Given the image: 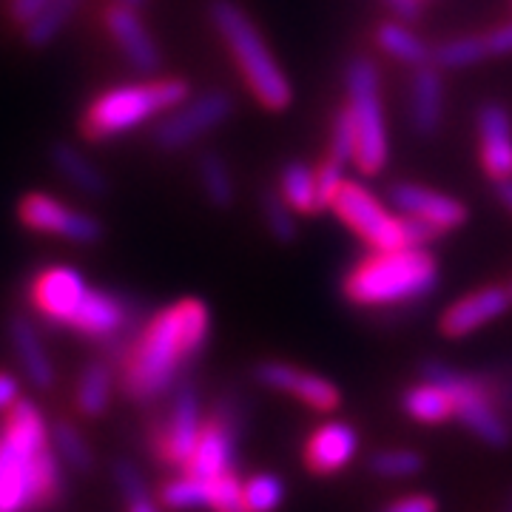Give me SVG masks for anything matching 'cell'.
<instances>
[{
    "label": "cell",
    "mask_w": 512,
    "mask_h": 512,
    "mask_svg": "<svg viewBox=\"0 0 512 512\" xmlns=\"http://www.w3.org/2000/svg\"><path fill=\"white\" fill-rule=\"evenodd\" d=\"M382 512H439V504L430 495H404L399 501L387 504Z\"/></svg>",
    "instance_id": "41"
},
{
    "label": "cell",
    "mask_w": 512,
    "mask_h": 512,
    "mask_svg": "<svg viewBox=\"0 0 512 512\" xmlns=\"http://www.w3.org/2000/svg\"><path fill=\"white\" fill-rule=\"evenodd\" d=\"M439 268L424 248L376 251L345 279V296L359 308H390L436 291Z\"/></svg>",
    "instance_id": "3"
},
{
    "label": "cell",
    "mask_w": 512,
    "mask_h": 512,
    "mask_svg": "<svg viewBox=\"0 0 512 512\" xmlns=\"http://www.w3.org/2000/svg\"><path fill=\"white\" fill-rule=\"evenodd\" d=\"M160 504L165 510L177 512L211 507V481L191 476V473L171 478V481H165L163 490H160Z\"/></svg>",
    "instance_id": "28"
},
{
    "label": "cell",
    "mask_w": 512,
    "mask_h": 512,
    "mask_svg": "<svg viewBox=\"0 0 512 512\" xmlns=\"http://www.w3.org/2000/svg\"><path fill=\"white\" fill-rule=\"evenodd\" d=\"M114 481H117L120 493L126 495V501L148 498L143 476H140V470H137L134 464H128V461H117V464H114Z\"/></svg>",
    "instance_id": "39"
},
{
    "label": "cell",
    "mask_w": 512,
    "mask_h": 512,
    "mask_svg": "<svg viewBox=\"0 0 512 512\" xmlns=\"http://www.w3.org/2000/svg\"><path fill=\"white\" fill-rule=\"evenodd\" d=\"M342 168L345 165H339L336 160H328V163L322 165L319 171H316V194H319V211H325L333 205V197L339 194V188L345 185L342 180Z\"/></svg>",
    "instance_id": "38"
},
{
    "label": "cell",
    "mask_w": 512,
    "mask_h": 512,
    "mask_svg": "<svg viewBox=\"0 0 512 512\" xmlns=\"http://www.w3.org/2000/svg\"><path fill=\"white\" fill-rule=\"evenodd\" d=\"M510 291H504V288H484V291L470 293V296H464V299H458L456 305H450L447 313L441 316V330H444V336H467V333H473L481 325H487V322H493L495 316H501V313L510 308Z\"/></svg>",
    "instance_id": "19"
},
{
    "label": "cell",
    "mask_w": 512,
    "mask_h": 512,
    "mask_svg": "<svg viewBox=\"0 0 512 512\" xmlns=\"http://www.w3.org/2000/svg\"><path fill=\"white\" fill-rule=\"evenodd\" d=\"M359 450V436L348 421H328L305 441V464L316 476H333L348 467Z\"/></svg>",
    "instance_id": "15"
},
{
    "label": "cell",
    "mask_w": 512,
    "mask_h": 512,
    "mask_svg": "<svg viewBox=\"0 0 512 512\" xmlns=\"http://www.w3.org/2000/svg\"><path fill=\"white\" fill-rule=\"evenodd\" d=\"M111 367L103 359H94L86 365V370L80 373V384H77V410L86 416V419H97L109 410L111 402Z\"/></svg>",
    "instance_id": "25"
},
{
    "label": "cell",
    "mask_w": 512,
    "mask_h": 512,
    "mask_svg": "<svg viewBox=\"0 0 512 512\" xmlns=\"http://www.w3.org/2000/svg\"><path fill=\"white\" fill-rule=\"evenodd\" d=\"M498 197H501V202L512 211V180H501V183H498Z\"/></svg>",
    "instance_id": "46"
},
{
    "label": "cell",
    "mask_w": 512,
    "mask_h": 512,
    "mask_svg": "<svg viewBox=\"0 0 512 512\" xmlns=\"http://www.w3.org/2000/svg\"><path fill=\"white\" fill-rule=\"evenodd\" d=\"M348 94L350 111L359 131L356 165L365 174H376L387 163V131H384L382 100H379V72L365 57L353 60L348 66Z\"/></svg>",
    "instance_id": "6"
},
{
    "label": "cell",
    "mask_w": 512,
    "mask_h": 512,
    "mask_svg": "<svg viewBox=\"0 0 512 512\" xmlns=\"http://www.w3.org/2000/svg\"><path fill=\"white\" fill-rule=\"evenodd\" d=\"M379 46L390 57H399L404 63H413V66H424L427 60V49L419 37L413 32H407L399 23H384L379 29Z\"/></svg>",
    "instance_id": "31"
},
{
    "label": "cell",
    "mask_w": 512,
    "mask_h": 512,
    "mask_svg": "<svg viewBox=\"0 0 512 512\" xmlns=\"http://www.w3.org/2000/svg\"><path fill=\"white\" fill-rule=\"evenodd\" d=\"M256 379L265 387H271V390L291 393L299 402L319 410V413H330L342 402L336 384H330L328 379H322L316 373H308V370L285 365V362H265V365H259L256 367Z\"/></svg>",
    "instance_id": "13"
},
{
    "label": "cell",
    "mask_w": 512,
    "mask_h": 512,
    "mask_svg": "<svg viewBox=\"0 0 512 512\" xmlns=\"http://www.w3.org/2000/svg\"><path fill=\"white\" fill-rule=\"evenodd\" d=\"M439 234V228L436 225H430V222L419 220V217H402V239H404V248H424L430 239Z\"/></svg>",
    "instance_id": "40"
},
{
    "label": "cell",
    "mask_w": 512,
    "mask_h": 512,
    "mask_svg": "<svg viewBox=\"0 0 512 512\" xmlns=\"http://www.w3.org/2000/svg\"><path fill=\"white\" fill-rule=\"evenodd\" d=\"M393 6V12L404 20H413L419 15V0H387Z\"/></svg>",
    "instance_id": "44"
},
{
    "label": "cell",
    "mask_w": 512,
    "mask_h": 512,
    "mask_svg": "<svg viewBox=\"0 0 512 512\" xmlns=\"http://www.w3.org/2000/svg\"><path fill=\"white\" fill-rule=\"evenodd\" d=\"M63 473L40 407L18 399L0 427V512H43L60 498Z\"/></svg>",
    "instance_id": "2"
},
{
    "label": "cell",
    "mask_w": 512,
    "mask_h": 512,
    "mask_svg": "<svg viewBox=\"0 0 512 512\" xmlns=\"http://www.w3.org/2000/svg\"><path fill=\"white\" fill-rule=\"evenodd\" d=\"M356 148H359V131H356V120H353V111L348 106L336 114L333 134H330V160H336L339 165L353 163Z\"/></svg>",
    "instance_id": "35"
},
{
    "label": "cell",
    "mask_w": 512,
    "mask_h": 512,
    "mask_svg": "<svg viewBox=\"0 0 512 512\" xmlns=\"http://www.w3.org/2000/svg\"><path fill=\"white\" fill-rule=\"evenodd\" d=\"M424 458L416 450H382L370 458V470L382 478H410L421 473Z\"/></svg>",
    "instance_id": "34"
},
{
    "label": "cell",
    "mask_w": 512,
    "mask_h": 512,
    "mask_svg": "<svg viewBox=\"0 0 512 512\" xmlns=\"http://www.w3.org/2000/svg\"><path fill=\"white\" fill-rule=\"evenodd\" d=\"M507 512H512V501H510V510H507Z\"/></svg>",
    "instance_id": "48"
},
{
    "label": "cell",
    "mask_w": 512,
    "mask_h": 512,
    "mask_svg": "<svg viewBox=\"0 0 512 512\" xmlns=\"http://www.w3.org/2000/svg\"><path fill=\"white\" fill-rule=\"evenodd\" d=\"M46 3H49V0H9V3H6V12H9V18L15 20V23L26 26Z\"/></svg>",
    "instance_id": "42"
},
{
    "label": "cell",
    "mask_w": 512,
    "mask_h": 512,
    "mask_svg": "<svg viewBox=\"0 0 512 512\" xmlns=\"http://www.w3.org/2000/svg\"><path fill=\"white\" fill-rule=\"evenodd\" d=\"M234 111V97L228 92H205L194 100H185L183 106L171 109L160 126L154 128V146L163 151L191 146L194 140L205 137L228 120Z\"/></svg>",
    "instance_id": "8"
},
{
    "label": "cell",
    "mask_w": 512,
    "mask_h": 512,
    "mask_svg": "<svg viewBox=\"0 0 512 512\" xmlns=\"http://www.w3.org/2000/svg\"><path fill=\"white\" fill-rule=\"evenodd\" d=\"M279 194L291 205L293 211L313 214L319 211V194H316V171L305 163H288L279 177Z\"/></svg>",
    "instance_id": "27"
},
{
    "label": "cell",
    "mask_w": 512,
    "mask_h": 512,
    "mask_svg": "<svg viewBox=\"0 0 512 512\" xmlns=\"http://www.w3.org/2000/svg\"><path fill=\"white\" fill-rule=\"evenodd\" d=\"M52 447L57 450V456L63 458L69 467L80 470V473H89L94 464L92 447L86 436L80 433V427H74L72 421H57L52 427Z\"/></svg>",
    "instance_id": "29"
},
{
    "label": "cell",
    "mask_w": 512,
    "mask_h": 512,
    "mask_svg": "<svg viewBox=\"0 0 512 512\" xmlns=\"http://www.w3.org/2000/svg\"><path fill=\"white\" fill-rule=\"evenodd\" d=\"M117 3H123V6H131V9H140L146 0H117Z\"/></svg>",
    "instance_id": "47"
},
{
    "label": "cell",
    "mask_w": 512,
    "mask_h": 512,
    "mask_svg": "<svg viewBox=\"0 0 512 512\" xmlns=\"http://www.w3.org/2000/svg\"><path fill=\"white\" fill-rule=\"evenodd\" d=\"M211 313L200 299H180L157 311L128 345L120 367V387L134 402H154L168 393L180 373L205 348Z\"/></svg>",
    "instance_id": "1"
},
{
    "label": "cell",
    "mask_w": 512,
    "mask_h": 512,
    "mask_svg": "<svg viewBox=\"0 0 512 512\" xmlns=\"http://www.w3.org/2000/svg\"><path fill=\"white\" fill-rule=\"evenodd\" d=\"M242 490H245V501L251 512H274L285 498V484L271 473L251 476L242 484Z\"/></svg>",
    "instance_id": "32"
},
{
    "label": "cell",
    "mask_w": 512,
    "mask_h": 512,
    "mask_svg": "<svg viewBox=\"0 0 512 512\" xmlns=\"http://www.w3.org/2000/svg\"><path fill=\"white\" fill-rule=\"evenodd\" d=\"M510 296H512V288H510Z\"/></svg>",
    "instance_id": "49"
},
{
    "label": "cell",
    "mask_w": 512,
    "mask_h": 512,
    "mask_svg": "<svg viewBox=\"0 0 512 512\" xmlns=\"http://www.w3.org/2000/svg\"><path fill=\"white\" fill-rule=\"evenodd\" d=\"M288 208L291 205L285 202L282 194H276V191H265L262 194V214H265V222H268L271 234L276 239H282V242H291L293 234H296V225H293V217Z\"/></svg>",
    "instance_id": "37"
},
{
    "label": "cell",
    "mask_w": 512,
    "mask_h": 512,
    "mask_svg": "<svg viewBox=\"0 0 512 512\" xmlns=\"http://www.w3.org/2000/svg\"><path fill=\"white\" fill-rule=\"evenodd\" d=\"M20 222L35 234H55L77 245H92L103 237V225L86 211H74L46 191H29L18 205Z\"/></svg>",
    "instance_id": "10"
},
{
    "label": "cell",
    "mask_w": 512,
    "mask_h": 512,
    "mask_svg": "<svg viewBox=\"0 0 512 512\" xmlns=\"http://www.w3.org/2000/svg\"><path fill=\"white\" fill-rule=\"evenodd\" d=\"M478 137H481V163L493 180H512V128L510 114L487 103L478 111Z\"/></svg>",
    "instance_id": "18"
},
{
    "label": "cell",
    "mask_w": 512,
    "mask_h": 512,
    "mask_svg": "<svg viewBox=\"0 0 512 512\" xmlns=\"http://www.w3.org/2000/svg\"><path fill=\"white\" fill-rule=\"evenodd\" d=\"M211 510L214 512H251L245 490L234 473H225L211 481Z\"/></svg>",
    "instance_id": "36"
},
{
    "label": "cell",
    "mask_w": 512,
    "mask_h": 512,
    "mask_svg": "<svg viewBox=\"0 0 512 512\" xmlns=\"http://www.w3.org/2000/svg\"><path fill=\"white\" fill-rule=\"evenodd\" d=\"M487 55H490V49H487L484 37H461V40H450L436 49V63L447 66V69H461V66H473Z\"/></svg>",
    "instance_id": "33"
},
{
    "label": "cell",
    "mask_w": 512,
    "mask_h": 512,
    "mask_svg": "<svg viewBox=\"0 0 512 512\" xmlns=\"http://www.w3.org/2000/svg\"><path fill=\"white\" fill-rule=\"evenodd\" d=\"M188 97H191V89L183 77L114 86L109 92L97 94L89 103V109L83 111V120H80V131L92 143L114 140L120 134L140 128L146 120L163 111L183 106Z\"/></svg>",
    "instance_id": "4"
},
{
    "label": "cell",
    "mask_w": 512,
    "mask_h": 512,
    "mask_svg": "<svg viewBox=\"0 0 512 512\" xmlns=\"http://www.w3.org/2000/svg\"><path fill=\"white\" fill-rule=\"evenodd\" d=\"M345 225H350L367 245H373L376 251H396L404 248L402 239V220L390 217L382 208V202L376 200L367 188L356 183H345L339 188V194L333 197L330 205Z\"/></svg>",
    "instance_id": "9"
},
{
    "label": "cell",
    "mask_w": 512,
    "mask_h": 512,
    "mask_svg": "<svg viewBox=\"0 0 512 512\" xmlns=\"http://www.w3.org/2000/svg\"><path fill=\"white\" fill-rule=\"evenodd\" d=\"M49 160L57 168V174L72 183L77 191L89 194V197H103L109 191V180L100 171V165L92 163L83 151L72 143H55L49 148Z\"/></svg>",
    "instance_id": "22"
},
{
    "label": "cell",
    "mask_w": 512,
    "mask_h": 512,
    "mask_svg": "<svg viewBox=\"0 0 512 512\" xmlns=\"http://www.w3.org/2000/svg\"><path fill=\"white\" fill-rule=\"evenodd\" d=\"M211 20H214L222 40L228 43V49L245 74V83L251 86L256 100L265 109H285L291 103V86L248 15L231 0H214Z\"/></svg>",
    "instance_id": "5"
},
{
    "label": "cell",
    "mask_w": 512,
    "mask_h": 512,
    "mask_svg": "<svg viewBox=\"0 0 512 512\" xmlns=\"http://www.w3.org/2000/svg\"><path fill=\"white\" fill-rule=\"evenodd\" d=\"M441 77L433 69L421 66L416 77H413V89H410V117H413V126L421 134H430L436 131L441 120Z\"/></svg>",
    "instance_id": "23"
},
{
    "label": "cell",
    "mask_w": 512,
    "mask_h": 512,
    "mask_svg": "<svg viewBox=\"0 0 512 512\" xmlns=\"http://www.w3.org/2000/svg\"><path fill=\"white\" fill-rule=\"evenodd\" d=\"M106 23V32L114 40V46L123 52L128 60V66L134 72L148 74L160 66V52H157V43L148 35L146 23L140 20L137 9L123 6V3H114L109 12L103 15Z\"/></svg>",
    "instance_id": "14"
},
{
    "label": "cell",
    "mask_w": 512,
    "mask_h": 512,
    "mask_svg": "<svg viewBox=\"0 0 512 512\" xmlns=\"http://www.w3.org/2000/svg\"><path fill=\"white\" fill-rule=\"evenodd\" d=\"M231 464H234V424L225 413H217L208 421H202L194 456L185 464L183 473L214 481L217 476L231 473Z\"/></svg>",
    "instance_id": "16"
},
{
    "label": "cell",
    "mask_w": 512,
    "mask_h": 512,
    "mask_svg": "<svg viewBox=\"0 0 512 512\" xmlns=\"http://www.w3.org/2000/svg\"><path fill=\"white\" fill-rule=\"evenodd\" d=\"M128 512H160L154 507L151 498H137V501H128Z\"/></svg>",
    "instance_id": "45"
},
{
    "label": "cell",
    "mask_w": 512,
    "mask_h": 512,
    "mask_svg": "<svg viewBox=\"0 0 512 512\" xmlns=\"http://www.w3.org/2000/svg\"><path fill=\"white\" fill-rule=\"evenodd\" d=\"M424 376L430 382L441 384L450 393L456 419L464 427H470L478 439L493 444V447H504L510 441V427H507L504 416L498 413V407L490 399V390L484 387V382H478L473 376H464V373H456V370L439 365V362H427Z\"/></svg>",
    "instance_id": "7"
},
{
    "label": "cell",
    "mask_w": 512,
    "mask_h": 512,
    "mask_svg": "<svg viewBox=\"0 0 512 512\" xmlns=\"http://www.w3.org/2000/svg\"><path fill=\"white\" fill-rule=\"evenodd\" d=\"M128 322V308L123 299H117L114 293L106 291H89L83 305L77 308L72 316L69 328L80 336H89V339H114L117 333H123Z\"/></svg>",
    "instance_id": "20"
},
{
    "label": "cell",
    "mask_w": 512,
    "mask_h": 512,
    "mask_svg": "<svg viewBox=\"0 0 512 512\" xmlns=\"http://www.w3.org/2000/svg\"><path fill=\"white\" fill-rule=\"evenodd\" d=\"M390 200L393 205L407 214V217H419V220L436 225L439 231H450L458 228L461 222L467 220V211L464 205L447 194L439 191H430V188H421L416 183H399L390 188Z\"/></svg>",
    "instance_id": "17"
},
{
    "label": "cell",
    "mask_w": 512,
    "mask_h": 512,
    "mask_svg": "<svg viewBox=\"0 0 512 512\" xmlns=\"http://www.w3.org/2000/svg\"><path fill=\"white\" fill-rule=\"evenodd\" d=\"M9 339H12V348L18 353V362L23 367V373L29 376V382L35 384L37 390H49L55 384V367L52 359L43 348V339L32 325V319L26 316H12L9 319Z\"/></svg>",
    "instance_id": "21"
},
{
    "label": "cell",
    "mask_w": 512,
    "mask_h": 512,
    "mask_svg": "<svg viewBox=\"0 0 512 512\" xmlns=\"http://www.w3.org/2000/svg\"><path fill=\"white\" fill-rule=\"evenodd\" d=\"M200 183L208 194V200L217 208H228L234 202V180L222 157L217 154H202L200 157Z\"/></svg>",
    "instance_id": "30"
},
{
    "label": "cell",
    "mask_w": 512,
    "mask_h": 512,
    "mask_svg": "<svg viewBox=\"0 0 512 512\" xmlns=\"http://www.w3.org/2000/svg\"><path fill=\"white\" fill-rule=\"evenodd\" d=\"M15 402H18V379L0 370V410H9Z\"/></svg>",
    "instance_id": "43"
},
{
    "label": "cell",
    "mask_w": 512,
    "mask_h": 512,
    "mask_svg": "<svg viewBox=\"0 0 512 512\" xmlns=\"http://www.w3.org/2000/svg\"><path fill=\"white\" fill-rule=\"evenodd\" d=\"M89 291L92 288L86 285V279H83L80 271L66 268V265H55V268H43L32 279L29 302H32V308H37V313L46 322L69 328L72 316L83 305V299H86Z\"/></svg>",
    "instance_id": "11"
},
{
    "label": "cell",
    "mask_w": 512,
    "mask_h": 512,
    "mask_svg": "<svg viewBox=\"0 0 512 512\" xmlns=\"http://www.w3.org/2000/svg\"><path fill=\"white\" fill-rule=\"evenodd\" d=\"M404 410H407L410 419L421 421V424H441V421H447L450 416H456L453 413L450 393L441 384L430 382V379L416 384V387H410L404 393Z\"/></svg>",
    "instance_id": "26"
},
{
    "label": "cell",
    "mask_w": 512,
    "mask_h": 512,
    "mask_svg": "<svg viewBox=\"0 0 512 512\" xmlns=\"http://www.w3.org/2000/svg\"><path fill=\"white\" fill-rule=\"evenodd\" d=\"M77 9H80V0H49L35 18L23 26V43L29 49H46L69 26Z\"/></svg>",
    "instance_id": "24"
},
{
    "label": "cell",
    "mask_w": 512,
    "mask_h": 512,
    "mask_svg": "<svg viewBox=\"0 0 512 512\" xmlns=\"http://www.w3.org/2000/svg\"><path fill=\"white\" fill-rule=\"evenodd\" d=\"M202 419L200 402H197V387L191 382H183L174 393V404L163 430L157 433V456L165 464L185 470V464L194 456V447L200 439Z\"/></svg>",
    "instance_id": "12"
}]
</instances>
